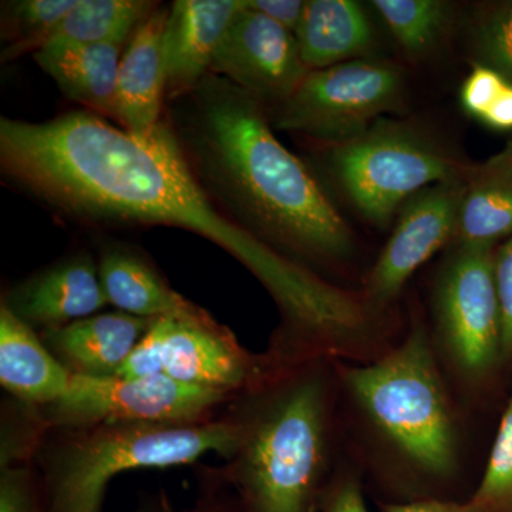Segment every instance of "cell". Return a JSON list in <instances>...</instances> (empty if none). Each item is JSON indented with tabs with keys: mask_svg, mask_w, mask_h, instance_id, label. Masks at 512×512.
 I'll return each instance as SVG.
<instances>
[{
	"mask_svg": "<svg viewBox=\"0 0 512 512\" xmlns=\"http://www.w3.org/2000/svg\"><path fill=\"white\" fill-rule=\"evenodd\" d=\"M3 177L50 210L94 224L164 225L210 239L271 293L285 338L329 345L360 319L355 296L239 227L192 170L170 121L138 138L87 110L29 123L0 120Z\"/></svg>",
	"mask_w": 512,
	"mask_h": 512,
	"instance_id": "cell-1",
	"label": "cell"
},
{
	"mask_svg": "<svg viewBox=\"0 0 512 512\" xmlns=\"http://www.w3.org/2000/svg\"><path fill=\"white\" fill-rule=\"evenodd\" d=\"M171 103L167 120L188 163L239 227L303 266L348 259L349 225L258 100L210 73Z\"/></svg>",
	"mask_w": 512,
	"mask_h": 512,
	"instance_id": "cell-2",
	"label": "cell"
},
{
	"mask_svg": "<svg viewBox=\"0 0 512 512\" xmlns=\"http://www.w3.org/2000/svg\"><path fill=\"white\" fill-rule=\"evenodd\" d=\"M323 357L302 360L239 394L227 413L239 443L200 483L232 512H315L329 457V384Z\"/></svg>",
	"mask_w": 512,
	"mask_h": 512,
	"instance_id": "cell-3",
	"label": "cell"
},
{
	"mask_svg": "<svg viewBox=\"0 0 512 512\" xmlns=\"http://www.w3.org/2000/svg\"><path fill=\"white\" fill-rule=\"evenodd\" d=\"M237 424L225 412L200 423H101L50 429L35 467L50 512H103L107 485L136 468L195 463L237 450Z\"/></svg>",
	"mask_w": 512,
	"mask_h": 512,
	"instance_id": "cell-4",
	"label": "cell"
},
{
	"mask_svg": "<svg viewBox=\"0 0 512 512\" xmlns=\"http://www.w3.org/2000/svg\"><path fill=\"white\" fill-rule=\"evenodd\" d=\"M340 376L363 412L417 470L437 478L456 470V424L420 325L382 359L340 366Z\"/></svg>",
	"mask_w": 512,
	"mask_h": 512,
	"instance_id": "cell-5",
	"label": "cell"
},
{
	"mask_svg": "<svg viewBox=\"0 0 512 512\" xmlns=\"http://www.w3.org/2000/svg\"><path fill=\"white\" fill-rule=\"evenodd\" d=\"M328 163L357 211L377 227H387L417 192L460 181L464 170L406 124L386 119L377 120L362 136L332 146Z\"/></svg>",
	"mask_w": 512,
	"mask_h": 512,
	"instance_id": "cell-6",
	"label": "cell"
},
{
	"mask_svg": "<svg viewBox=\"0 0 512 512\" xmlns=\"http://www.w3.org/2000/svg\"><path fill=\"white\" fill-rule=\"evenodd\" d=\"M403 77L396 67L350 60L311 70L301 86L275 110L274 126L332 146L366 133L403 99Z\"/></svg>",
	"mask_w": 512,
	"mask_h": 512,
	"instance_id": "cell-7",
	"label": "cell"
},
{
	"mask_svg": "<svg viewBox=\"0 0 512 512\" xmlns=\"http://www.w3.org/2000/svg\"><path fill=\"white\" fill-rule=\"evenodd\" d=\"M234 399L165 375L144 379L73 376L67 392L42 410L50 429L101 423H200L220 417Z\"/></svg>",
	"mask_w": 512,
	"mask_h": 512,
	"instance_id": "cell-8",
	"label": "cell"
},
{
	"mask_svg": "<svg viewBox=\"0 0 512 512\" xmlns=\"http://www.w3.org/2000/svg\"><path fill=\"white\" fill-rule=\"evenodd\" d=\"M441 340L458 369L487 373L503 357V318L491 248L460 245L436 288Z\"/></svg>",
	"mask_w": 512,
	"mask_h": 512,
	"instance_id": "cell-9",
	"label": "cell"
},
{
	"mask_svg": "<svg viewBox=\"0 0 512 512\" xmlns=\"http://www.w3.org/2000/svg\"><path fill=\"white\" fill-rule=\"evenodd\" d=\"M160 343L163 375L229 396L249 392L292 363L268 350L255 355L234 333L212 318H158L153 323Z\"/></svg>",
	"mask_w": 512,
	"mask_h": 512,
	"instance_id": "cell-10",
	"label": "cell"
},
{
	"mask_svg": "<svg viewBox=\"0 0 512 512\" xmlns=\"http://www.w3.org/2000/svg\"><path fill=\"white\" fill-rule=\"evenodd\" d=\"M311 70L292 32L245 5L235 15L212 59L211 72L278 109Z\"/></svg>",
	"mask_w": 512,
	"mask_h": 512,
	"instance_id": "cell-11",
	"label": "cell"
},
{
	"mask_svg": "<svg viewBox=\"0 0 512 512\" xmlns=\"http://www.w3.org/2000/svg\"><path fill=\"white\" fill-rule=\"evenodd\" d=\"M464 191L460 181L431 185L403 205L392 237L367 278V308L393 301L410 276L456 234Z\"/></svg>",
	"mask_w": 512,
	"mask_h": 512,
	"instance_id": "cell-12",
	"label": "cell"
},
{
	"mask_svg": "<svg viewBox=\"0 0 512 512\" xmlns=\"http://www.w3.org/2000/svg\"><path fill=\"white\" fill-rule=\"evenodd\" d=\"M2 305L42 332L96 315L109 302L96 259L79 252L30 275L10 289Z\"/></svg>",
	"mask_w": 512,
	"mask_h": 512,
	"instance_id": "cell-13",
	"label": "cell"
},
{
	"mask_svg": "<svg viewBox=\"0 0 512 512\" xmlns=\"http://www.w3.org/2000/svg\"><path fill=\"white\" fill-rule=\"evenodd\" d=\"M244 0H175L163 37L167 100L187 96L211 72L222 37Z\"/></svg>",
	"mask_w": 512,
	"mask_h": 512,
	"instance_id": "cell-14",
	"label": "cell"
},
{
	"mask_svg": "<svg viewBox=\"0 0 512 512\" xmlns=\"http://www.w3.org/2000/svg\"><path fill=\"white\" fill-rule=\"evenodd\" d=\"M168 13L170 8L158 6L138 26L121 57L116 123L138 138L150 137L164 120L167 76L163 37Z\"/></svg>",
	"mask_w": 512,
	"mask_h": 512,
	"instance_id": "cell-15",
	"label": "cell"
},
{
	"mask_svg": "<svg viewBox=\"0 0 512 512\" xmlns=\"http://www.w3.org/2000/svg\"><path fill=\"white\" fill-rule=\"evenodd\" d=\"M154 320L120 311L96 313L39 336L70 375L103 379L119 373Z\"/></svg>",
	"mask_w": 512,
	"mask_h": 512,
	"instance_id": "cell-16",
	"label": "cell"
},
{
	"mask_svg": "<svg viewBox=\"0 0 512 512\" xmlns=\"http://www.w3.org/2000/svg\"><path fill=\"white\" fill-rule=\"evenodd\" d=\"M128 43H47L33 55L67 99L101 119L117 121V82Z\"/></svg>",
	"mask_w": 512,
	"mask_h": 512,
	"instance_id": "cell-17",
	"label": "cell"
},
{
	"mask_svg": "<svg viewBox=\"0 0 512 512\" xmlns=\"http://www.w3.org/2000/svg\"><path fill=\"white\" fill-rule=\"evenodd\" d=\"M104 295L117 311L138 318H201L207 311L175 292L150 262L131 249L106 247L97 259Z\"/></svg>",
	"mask_w": 512,
	"mask_h": 512,
	"instance_id": "cell-18",
	"label": "cell"
},
{
	"mask_svg": "<svg viewBox=\"0 0 512 512\" xmlns=\"http://www.w3.org/2000/svg\"><path fill=\"white\" fill-rule=\"evenodd\" d=\"M72 379L39 332L0 305V384L9 396L46 406L67 392Z\"/></svg>",
	"mask_w": 512,
	"mask_h": 512,
	"instance_id": "cell-19",
	"label": "cell"
},
{
	"mask_svg": "<svg viewBox=\"0 0 512 512\" xmlns=\"http://www.w3.org/2000/svg\"><path fill=\"white\" fill-rule=\"evenodd\" d=\"M295 37L309 70L356 60L375 43L365 10L353 0H308Z\"/></svg>",
	"mask_w": 512,
	"mask_h": 512,
	"instance_id": "cell-20",
	"label": "cell"
},
{
	"mask_svg": "<svg viewBox=\"0 0 512 512\" xmlns=\"http://www.w3.org/2000/svg\"><path fill=\"white\" fill-rule=\"evenodd\" d=\"M512 232V163L488 167L464 191L458 214L460 245L491 248Z\"/></svg>",
	"mask_w": 512,
	"mask_h": 512,
	"instance_id": "cell-21",
	"label": "cell"
},
{
	"mask_svg": "<svg viewBox=\"0 0 512 512\" xmlns=\"http://www.w3.org/2000/svg\"><path fill=\"white\" fill-rule=\"evenodd\" d=\"M158 6L148 0H79L49 43H128Z\"/></svg>",
	"mask_w": 512,
	"mask_h": 512,
	"instance_id": "cell-22",
	"label": "cell"
},
{
	"mask_svg": "<svg viewBox=\"0 0 512 512\" xmlns=\"http://www.w3.org/2000/svg\"><path fill=\"white\" fill-rule=\"evenodd\" d=\"M79 0H18L2 3V49L0 60L10 63L42 50L55 36L60 23Z\"/></svg>",
	"mask_w": 512,
	"mask_h": 512,
	"instance_id": "cell-23",
	"label": "cell"
},
{
	"mask_svg": "<svg viewBox=\"0 0 512 512\" xmlns=\"http://www.w3.org/2000/svg\"><path fill=\"white\" fill-rule=\"evenodd\" d=\"M372 5L404 52L412 56L436 46L450 18V5L439 0H375Z\"/></svg>",
	"mask_w": 512,
	"mask_h": 512,
	"instance_id": "cell-24",
	"label": "cell"
},
{
	"mask_svg": "<svg viewBox=\"0 0 512 512\" xmlns=\"http://www.w3.org/2000/svg\"><path fill=\"white\" fill-rule=\"evenodd\" d=\"M0 470L32 466L50 427L42 406L6 396L0 419Z\"/></svg>",
	"mask_w": 512,
	"mask_h": 512,
	"instance_id": "cell-25",
	"label": "cell"
},
{
	"mask_svg": "<svg viewBox=\"0 0 512 512\" xmlns=\"http://www.w3.org/2000/svg\"><path fill=\"white\" fill-rule=\"evenodd\" d=\"M470 501L483 512H512V399L498 427L483 480Z\"/></svg>",
	"mask_w": 512,
	"mask_h": 512,
	"instance_id": "cell-26",
	"label": "cell"
},
{
	"mask_svg": "<svg viewBox=\"0 0 512 512\" xmlns=\"http://www.w3.org/2000/svg\"><path fill=\"white\" fill-rule=\"evenodd\" d=\"M478 55L512 84V2L481 19L476 33Z\"/></svg>",
	"mask_w": 512,
	"mask_h": 512,
	"instance_id": "cell-27",
	"label": "cell"
},
{
	"mask_svg": "<svg viewBox=\"0 0 512 512\" xmlns=\"http://www.w3.org/2000/svg\"><path fill=\"white\" fill-rule=\"evenodd\" d=\"M0 512H50L35 467L0 470Z\"/></svg>",
	"mask_w": 512,
	"mask_h": 512,
	"instance_id": "cell-28",
	"label": "cell"
},
{
	"mask_svg": "<svg viewBox=\"0 0 512 512\" xmlns=\"http://www.w3.org/2000/svg\"><path fill=\"white\" fill-rule=\"evenodd\" d=\"M508 83L497 70L477 64L461 87V106L470 116L480 120Z\"/></svg>",
	"mask_w": 512,
	"mask_h": 512,
	"instance_id": "cell-29",
	"label": "cell"
},
{
	"mask_svg": "<svg viewBox=\"0 0 512 512\" xmlns=\"http://www.w3.org/2000/svg\"><path fill=\"white\" fill-rule=\"evenodd\" d=\"M495 282L503 318V357L512 355V238L494 256Z\"/></svg>",
	"mask_w": 512,
	"mask_h": 512,
	"instance_id": "cell-30",
	"label": "cell"
},
{
	"mask_svg": "<svg viewBox=\"0 0 512 512\" xmlns=\"http://www.w3.org/2000/svg\"><path fill=\"white\" fill-rule=\"evenodd\" d=\"M320 512H369L362 487L356 478L343 476L325 485L320 495Z\"/></svg>",
	"mask_w": 512,
	"mask_h": 512,
	"instance_id": "cell-31",
	"label": "cell"
},
{
	"mask_svg": "<svg viewBox=\"0 0 512 512\" xmlns=\"http://www.w3.org/2000/svg\"><path fill=\"white\" fill-rule=\"evenodd\" d=\"M200 485L197 503L191 508H175L163 490L146 495L133 512H232L227 501L217 491L205 484Z\"/></svg>",
	"mask_w": 512,
	"mask_h": 512,
	"instance_id": "cell-32",
	"label": "cell"
},
{
	"mask_svg": "<svg viewBox=\"0 0 512 512\" xmlns=\"http://www.w3.org/2000/svg\"><path fill=\"white\" fill-rule=\"evenodd\" d=\"M245 5L266 18L274 20L295 35L303 12H305L306 2H302V0H245Z\"/></svg>",
	"mask_w": 512,
	"mask_h": 512,
	"instance_id": "cell-33",
	"label": "cell"
},
{
	"mask_svg": "<svg viewBox=\"0 0 512 512\" xmlns=\"http://www.w3.org/2000/svg\"><path fill=\"white\" fill-rule=\"evenodd\" d=\"M382 512H483L476 504H458L450 501L424 500L404 504H384L380 507Z\"/></svg>",
	"mask_w": 512,
	"mask_h": 512,
	"instance_id": "cell-34",
	"label": "cell"
},
{
	"mask_svg": "<svg viewBox=\"0 0 512 512\" xmlns=\"http://www.w3.org/2000/svg\"><path fill=\"white\" fill-rule=\"evenodd\" d=\"M494 130H512V84L508 83L503 92L494 101L480 119Z\"/></svg>",
	"mask_w": 512,
	"mask_h": 512,
	"instance_id": "cell-35",
	"label": "cell"
}]
</instances>
